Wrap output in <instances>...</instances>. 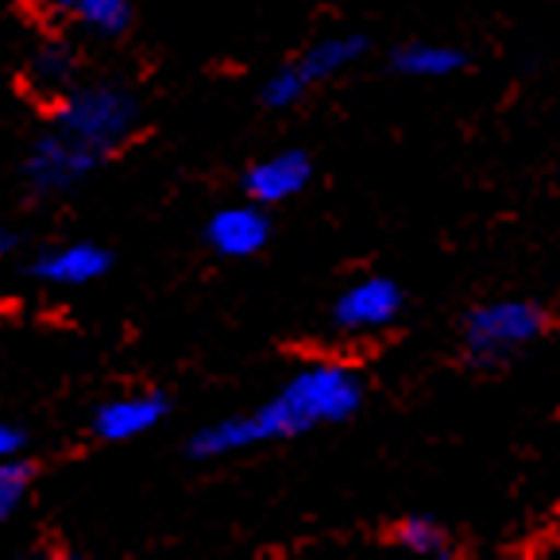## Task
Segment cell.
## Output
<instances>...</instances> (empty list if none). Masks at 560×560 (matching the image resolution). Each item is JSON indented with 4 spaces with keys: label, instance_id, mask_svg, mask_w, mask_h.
Wrapping results in <instances>:
<instances>
[{
    "label": "cell",
    "instance_id": "obj_2",
    "mask_svg": "<svg viewBox=\"0 0 560 560\" xmlns=\"http://www.w3.org/2000/svg\"><path fill=\"white\" fill-rule=\"evenodd\" d=\"M50 128L62 140L74 143L78 151L105 163L140 128V101H136V93L128 85H116V82L74 85L67 97L58 101Z\"/></svg>",
    "mask_w": 560,
    "mask_h": 560
},
{
    "label": "cell",
    "instance_id": "obj_14",
    "mask_svg": "<svg viewBox=\"0 0 560 560\" xmlns=\"http://www.w3.org/2000/svg\"><path fill=\"white\" fill-rule=\"evenodd\" d=\"M395 545H402L406 552H418V557H453V537L445 534L441 522L425 518V514L398 522Z\"/></svg>",
    "mask_w": 560,
    "mask_h": 560
},
{
    "label": "cell",
    "instance_id": "obj_17",
    "mask_svg": "<svg viewBox=\"0 0 560 560\" xmlns=\"http://www.w3.org/2000/svg\"><path fill=\"white\" fill-rule=\"evenodd\" d=\"M12 247H16V232L9 229V221H4V217H0V259L9 256Z\"/></svg>",
    "mask_w": 560,
    "mask_h": 560
},
{
    "label": "cell",
    "instance_id": "obj_12",
    "mask_svg": "<svg viewBox=\"0 0 560 560\" xmlns=\"http://www.w3.org/2000/svg\"><path fill=\"white\" fill-rule=\"evenodd\" d=\"M47 4L55 16L74 20L101 39H116L132 24V0H47Z\"/></svg>",
    "mask_w": 560,
    "mask_h": 560
},
{
    "label": "cell",
    "instance_id": "obj_4",
    "mask_svg": "<svg viewBox=\"0 0 560 560\" xmlns=\"http://www.w3.org/2000/svg\"><path fill=\"white\" fill-rule=\"evenodd\" d=\"M368 43L360 35H332L314 47H305L302 55H294L287 67H279L264 85V101L271 108H290L305 97L310 90H317L322 82L337 78L340 70H348L352 62H360Z\"/></svg>",
    "mask_w": 560,
    "mask_h": 560
},
{
    "label": "cell",
    "instance_id": "obj_10",
    "mask_svg": "<svg viewBox=\"0 0 560 560\" xmlns=\"http://www.w3.org/2000/svg\"><path fill=\"white\" fill-rule=\"evenodd\" d=\"M166 418V398L163 395H124L105 402L93 413V433L101 441H136L148 429H155Z\"/></svg>",
    "mask_w": 560,
    "mask_h": 560
},
{
    "label": "cell",
    "instance_id": "obj_6",
    "mask_svg": "<svg viewBox=\"0 0 560 560\" xmlns=\"http://www.w3.org/2000/svg\"><path fill=\"white\" fill-rule=\"evenodd\" d=\"M402 314V290L390 279H363L348 287L332 305V325L345 332H380Z\"/></svg>",
    "mask_w": 560,
    "mask_h": 560
},
{
    "label": "cell",
    "instance_id": "obj_9",
    "mask_svg": "<svg viewBox=\"0 0 560 560\" xmlns=\"http://www.w3.org/2000/svg\"><path fill=\"white\" fill-rule=\"evenodd\" d=\"M267 236H271V224H267L264 206L247 201V206H229L221 213L209 217L206 224V240L217 256L224 259H247L264 252Z\"/></svg>",
    "mask_w": 560,
    "mask_h": 560
},
{
    "label": "cell",
    "instance_id": "obj_15",
    "mask_svg": "<svg viewBox=\"0 0 560 560\" xmlns=\"http://www.w3.org/2000/svg\"><path fill=\"white\" fill-rule=\"evenodd\" d=\"M32 491V468L24 460H0V526L24 506Z\"/></svg>",
    "mask_w": 560,
    "mask_h": 560
},
{
    "label": "cell",
    "instance_id": "obj_7",
    "mask_svg": "<svg viewBox=\"0 0 560 560\" xmlns=\"http://www.w3.org/2000/svg\"><path fill=\"white\" fill-rule=\"evenodd\" d=\"M314 178V163L305 151H279V155L259 159L252 171L244 174V190L256 206H282V201L298 198Z\"/></svg>",
    "mask_w": 560,
    "mask_h": 560
},
{
    "label": "cell",
    "instance_id": "obj_3",
    "mask_svg": "<svg viewBox=\"0 0 560 560\" xmlns=\"http://www.w3.org/2000/svg\"><path fill=\"white\" fill-rule=\"evenodd\" d=\"M545 332V310L537 302L503 298L471 310L464 325V348L476 363H499L506 355L522 352Z\"/></svg>",
    "mask_w": 560,
    "mask_h": 560
},
{
    "label": "cell",
    "instance_id": "obj_11",
    "mask_svg": "<svg viewBox=\"0 0 560 560\" xmlns=\"http://www.w3.org/2000/svg\"><path fill=\"white\" fill-rule=\"evenodd\" d=\"M74 74H78V62L67 43H39L32 50V58H27V85L39 97L62 101L74 90Z\"/></svg>",
    "mask_w": 560,
    "mask_h": 560
},
{
    "label": "cell",
    "instance_id": "obj_13",
    "mask_svg": "<svg viewBox=\"0 0 560 560\" xmlns=\"http://www.w3.org/2000/svg\"><path fill=\"white\" fill-rule=\"evenodd\" d=\"M464 67H468L464 50L448 47V43H410L395 55V70L410 78H448Z\"/></svg>",
    "mask_w": 560,
    "mask_h": 560
},
{
    "label": "cell",
    "instance_id": "obj_16",
    "mask_svg": "<svg viewBox=\"0 0 560 560\" xmlns=\"http://www.w3.org/2000/svg\"><path fill=\"white\" fill-rule=\"evenodd\" d=\"M27 445V433L16 425V421L0 418V460H20Z\"/></svg>",
    "mask_w": 560,
    "mask_h": 560
},
{
    "label": "cell",
    "instance_id": "obj_8",
    "mask_svg": "<svg viewBox=\"0 0 560 560\" xmlns=\"http://www.w3.org/2000/svg\"><path fill=\"white\" fill-rule=\"evenodd\" d=\"M113 267V256L93 240H74V244L47 247L43 256H35L32 271L47 287H90V282L105 279Z\"/></svg>",
    "mask_w": 560,
    "mask_h": 560
},
{
    "label": "cell",
    "instance_id": "obj_1",
    "mask_svg": "<svg viewBox=\"0 0 560 560\" xmlns=\"http://www.w3.org/2000/svg\"><path fill=\"white\" fill-rule=\"evenodd\" d=\"M363 402V383L345 363H310L294 371L259 410L232 413L213 425H201L190 441V456L198 460H221L232 453L267 445V441L302 438L317 425L348 421Z\"/></svg>",
    "mask_w": 560,
    "mask_h": 560
},
{
    "label": "cell",
    "instance_id": "obj_5",
    "mask_svg": "<svg viewBox=\"0 0 560 560\" xmlns=\"http://www.w3.org/2000/svg\"><path fill=\"white\" fill-rule=\"evenodd\" d=\"M97 166V159L78 151L70 140H62L55 128H47L27 151L24 182L35 198H58V194H70L74 186H82Z\"/></svg>",
    "mask_w": 560,
    "mask_h": 560
}]
</instances>
